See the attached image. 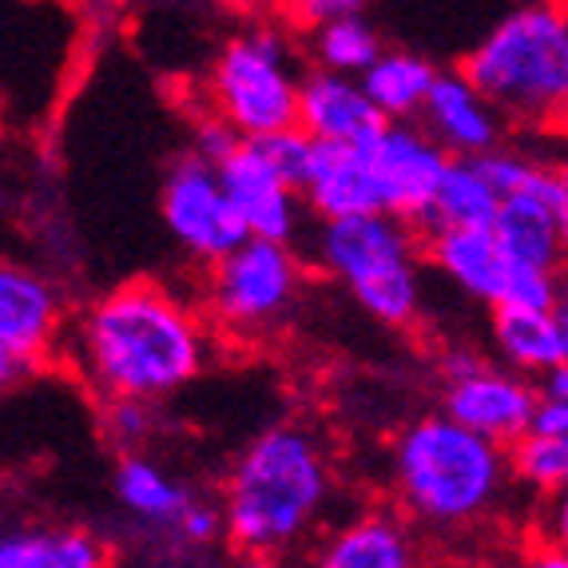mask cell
<instances>
[{"label": "cell", "instance_id": "1", "mask_svg": "<svg viewBox=\"0 0 568 568\" xmlns=\"http://www.w3.org/2000/svg\"><path fill=\"white\" fill-rule=\"evenodd\" d=\"M68 354L100 398L168 402L211 358V318L155 278H128L77 314Z\"/></svg>", "mask_w": 568, "mask_h": 568}, {"label": "cell", "instance_id": "2", "mask_svg": "<svg viewBox=\"0 0 568 568\" xmlns=\"http://www.w3.org/2000/svg\"><path fill=\"white\" fill-rule=\"evenodd\" d=\"M338 501V469L326 437L306 422L255 434L219 481V509L235 552H294L323 529Z\"/></svg>", "mask_w": 568, "mask_h": 568}, {"label": "cell", "instance_id": "3", "mask_svg": "<svg viewBox=\"0 0 568 568\" xmlns=\"http://www.w3.org/2000/svg\"><path fill=\"white\" fill-rule=\"evenodd\" d=\"M386 485L394 509L434 537H465L509 501V449L462 426L446 409L409 417L386 442Z\"/></svg>", "mask_w": 568, "mask_h": 568}, {"label": "cell", "instance_id": "4", "mask_svg": "<svg viewBox=\"0 0 568 568\" xmlns=\"http://www.w3.org/2000/svg\"><path fill=\"white\" fill-rule=\"evenodd\" d=\"M462 72L497 112L525 128L568 123V0H529L505 12L465 57Z\"/></svg>", "mask_w": 568, "mask_h": 568}, {"label": "cell", "instance_id": "5", "mask_svg": "<svg viewBox=\"0 0 568 568\" xmlns=\"http://www.w3.org/2000/svg\"><path fill=\"white\" fill-rule=\"evenodd\" d=\"M311 258L326 278L351 291V298L374 323L406 331L422 318L426 243L406 219L389 211L318 219L311 235Z\"/></svg>", "mask_w": 568, "mask_h": 568}, {"label": "cell", "instance_id": "6", "mask_svg": "<svg viewBox=\"0 0 568 568\" xmlns=\"http://www.w3.org/2000/svg\"><path fill=\"white\" fill-rule=\"evenodd\" d=\"M298 92L303 77L291 40L266 24L223 40L207 72L211 112L223 115L243 140H266L298 128Z\"/></svg>", "mask_w": 568, "mask_h": 568}, {"label": "cell", "instance_id": "7", "mask_svg": "<svg viewBox=\"0 0 568 568\" xmlns=\"http://www.w3.org/2000/svg\"><path fill=\"white\" fill-rule=\"evenodd\" d=\"M306 266L294 243L243 239L219 263L203 266V314L235 342L271 338L303 298Z\"/></svg>", "mask_w": 568, "mask_h": 568}, {"label": "cell", "instance_id": "8", "mask_svg": "<svg viewBox=\"0 0 568 568\" xmlns=\"http://www.w3.org/2000/svg\"><path fill=\"white\" fill-rule=\"evenodd\" d=\"M437 369H442V409L474 434L509 449L537 429L540 386H532L529 374H517L505 362L493 366L474 351H446Z\"/></svg>", "mask_w": 568, "mask_h": 568}, {"label": "cell", "instance_id": "9", "mask_svg": "<svg viewBox=\"0 0 568 568\" xmlns=\"http://www.w3.org/2000/svg\"><path fill=\"white\" fill-rule=\"evenodd\" d=\"M160 215L183 255L195 258L200 266L219 263L243 239H251L243 215L227 195V183L219 175V163L203 160L195 152L180 155L163 175Z\"/></svg>", "mask_w": 568, "mask_h": 568}, {"label": "cell", "instance_id": "10", "mask_svg": "<svg viewBox=\"0 0 568 568\" xmlns=\"http://www.w3.org/2000/svg\"><path fill=\"white\" fill-rule=\"evenodd\" d=\"M72 326L64 323V294L37 266L4 263L0 271V374L20 386L52 362Z\"/></svg>", "mask_w": 568, "mask_h": 568}, {"label": "cell", "instance_id": "11", "mask_svg": "<svg viewBox=\"0 0 568 568\" xmlns=\"http://www.w3.org/2000/svg\"><path fill=\"white\" fill-rule=\"evenodd\" d=\"M369 155L382 183V207L426 231L437 187L446 180L454 155L414 120L386 123L382 132L369 135Z\"/></svg>", "mask_w": 568, "mask_h": 568}, {"label": "cell", "instance_id": "12", "mask_svg": "<svg viewBox=\"0 0 568 568\" xmlns=\"http://www.w3.org/2000/svg\"><path fill=\"white\" fill-rule=\"evenodd\" d=\"M219 175L227 183V195L243 215L246 231L255 239H275V243H298L303 239L306 195L294 187L255 140H243L227 160L219 163Z\"/></svg>", "mask_w": 568, "mask_h": 568}, {"label": "cell", "instance_id": "13", "mask_svg": "<svg viewBox=\"0 0 568 568\" xmlns=\"http://www.w3.org/2000/svg\"><path fill=\"white\" fill-rule=\"evenodd\" d=\"M306 568H429V560L406 513L362 509L318 537Z\"/></svg>", "mask_w": 568, "mask_h": 568}, {"label": "cell", "instance_id": "14", "mask_svg": "<svg viewBox=\"0 0 568 568\" xmlns=\"http://www.w3.org/2000/svg\"><path fill=\"white\" fill-rule=\"evenodd\" d=\"M565 211L568 191L560 180V168L545 187L521 191V195H505L497 211V239H501L505 255L517 266H540V271H565L568 243H565Z\"/></svg>", "mask_w": 568, "mask_h": 568}, {"label": "cell", "instance_id": "15", "mask_svg": "<svg viewBox=\"0 0 568 568\" xmlns=\"http://www.w3.org/2000/svg\"><path fill=\"white\" fill-rule=\"evenodd\" d=\"M422 128L454 160L489 155L505 140V115L465 72H442L437 77L426 112H422Z\"/></svg>", "mask_w": 568, "mask_h": 568}, {"label": "cell", "instance_id": "16", "mask_svg": "<svg viewBox=\"0 0 568 568\" xmlns=\"http://www.w3.org/2000/svg\"><path fill=\"white\" fill-rule=\"evenodd\" d=\"M426 263L446 275L474 303L501 306L509 298L513 258L493 227H437L426 231Z\"/></svg>", "mask_w": 568, "mask_h": 568}, {"label": "cell", "instance_id": "17", "mask_svg": "<svg viewBox=\"0 0 568 568\" xmlns=\"http://www.w3.org/2000/svg\"><path fill=\"white\" fill-rule=\"evenodd\" d=\"M382 132V128H378ZM306 207L318 219L369 215L382 207V183L369 155V140L358 143H318L303 183Z\"/></svg>", "mask_w": 568, "mask_h": 568}, {"label": "cell", "instance_id": "18", "mask_svg": "<svg viewBox=\"0 0 568 568\" xmlns=\"http://www.w3.org/2000/svg\"><path fill=\"white\" fill-rule=\"evenodd\" d=\"M386 115L369 100L362 77L314 68L303 77L298 92V128L318 143H358L386 128Z\"/></svg>", "mask_w": 568, "mask_h": 568}, {"label": "cell", "instance_id": "19", "mask_svg": "<svg viewBox=\"0 0 568 568\" xmlns=\"http://www.w3.org/2000/svg\"><path fill=\"white\" fill-rule=\"evenodd\" d=\"M112 493L120 509L148 532H175L191 505L203 497L152 454H120L112 469Z\"/></svg>", "mask_w": 568, "mask_h": 568}, {"label": "cell", "instance_id": "20", "mask_svg": "<svg viewBox=\"0 0 568 568\" xmlns=\"http://www.w3.org/2000/svg\"><path fill=\"white\" fill-rule=\"evenodd\" d=\"M493 351L517 374L545 378L568 362V326L557 306H493Z\"/></svg>", "mask_w": 568, "mask_h": 568}, {"label": "cell", "instance_id": "21", "mask_svg": "<svg viewBox=\"0 0 568 568\" xmlns=\"http://www.w3.org/2000/svg\"><path fill=\"white\" fill-rule=\"evenodd\" d=\"M0 568H115V557L84 525H17L0 540Z\"/></svg>", "mask_w": 568, "mask_h": 568}, {"label": "cell", "instance_id": "22", "mask_svg": "<svg viewBox=\"0 0 568 568\" xmlns=\"http://www.w3.org/2000/svg\"><path fill=\"white\" fill-rule=\"evenodd\" d=\"M437 77H442V68L434 60L406 52V48H386L374 60V68L362 77V84H366L369 100L378 104V112L389 123H409V120H422Z\"/></svg>", "mask_w": 568, "mask_h": 568}, {"label": "cell", "instance_id": "23", "mask_svg": "<svg viewBox=\"0 0 568 568\" xmlns=\"http://www.w3.org/2000/svg\"><path fill=\"white\" fill-rule=\"evenodd\" d=\"M501 211V195L489 183L477 160H454L446 180L437 187L434 211H429L426 231L437 227H493Z\"/></svg>", "mask_w": 568, "mask_h": 568}, {"label": "cell", "instance_id": "24", "mask_svg": "<svg viewBox=\"0 0 568 568\" xmlns=\"http://www.w3.org/2000/svg\"><path fill=\"white\" fill-rule=\"evenodd\" d=\"M314 64L331 68V72H346V77H366L374 60L386 52L382 37L374 32L366 17H342L331 20L323 29L311 32Z\"/></svg>", "mask_w": 568, "mask_h": 568}, {"label": "cell", "instance_id": "25", "mask_svg": "<svg viewBox=\"0 0 568 568\" xmlns=\"http://www.w3.org/2000/svg\"><path fill=\"white\" fill-rule=\"evenodd\" d=\"M513 477L525 493L545 497L568 485V437L549 434V429H532L517 446H509Z\"/></svg>", "mask_w": 568, "mask_h": 568}, {"label": "cell", "instance_id": "26", "mask_svg": "<svg viewBox=\"0 0 568 568\" xmlns=\"http://www.w3.org/2000/svg\"><path fill=\"white\" fill-rule=\"evenodd\" d=\"M100 426L123 454H143L160 434V402L148 398H100Z\"/></svg>", "mask_w": 568, "mask_h": 568}, {"label": "cell", "instance_id": "27", "mask_svg": "<svg viewBox=\"0 0 568 568\" xmlns=\"http://www.w3.org/2000/svg\"><path fill=\"white\" fill-rule=\"evenodd\" d=\"M255 143L263 148L266 160L275 163L294 187H303L306 171H311V160H314V148H318L314 135H306L303 128H286V132H275V135H266V140H255Z\"/></svg>", "mask_w": 568, "mask_h": 568}, {"label": "cell", "instance_id": "28", "mask_svg": "<svg viewBox=\"0 0 568 568\" xmlns=\"http://www.w3.org/2000/svg\"><path fill=\"white\" fill-rule=\"evenodd\" d=\"M529 537L568 552V485L557 493H545L537 501L529 517Z\"/></svg>", "mask_w": 568, "mask_h": 568}, {"label": "cell", "instance_id": "29", "mask_svg": "<svg viewBox=\"0 0 568 568\" xmlns=\"http://www.w3.org/2000/svg\"><path fill=\"white\" fill-rule=\"evenodd\" d=\"M537 429H549V434L568 437V362L540 378Z\"/></svg>", "mask_w": 568, "mask_h": 568}, {"label": "cell", "instance_id": "30", "mask_svg": "<svg viewBox=\"0 0 568 568\" xmlns=\"http://www.w3.org/2000/svg\"><path fill=\"white\" fill-rule=\"evenodd\" d=\"M286 17L298 24V29H323L331 20L342 17H362L366 0H283Z\"/></svg>", "mask_w": 568, "mask_h": 568}, {"label": "cell", "instance_id": "31", "mask_svg": "<svg viewBox=\"0 0 568 568\" xmlns=\"http://www.w3.org/2000/svg\"><path fill=\"white\" fill-rule=\"evenodd\" d=\"M239 143H243V135H239L235 128L223 120V115L207 112V115H200V120H195V148H191V152L203 155V160L223 163L231 152H235Z\"/></svg>", "mask_w": 568, "mask_h": 568}, {"label": "cell", "instance_id": "32", "mask_svg": "<svg viewBox=\"0 0 568 568\" xmlns=\"http://www.w3.org/2000/svg\"><path fill=\"white\" fill-rule=\"evenodd\" d=\"M513 568H568V552L529 537L525 540V549L517 552V560H513Z\"/></svg>", "mask_w": 568, "mask_h": 568}, {"label": "cell", "instance_id": "33", "mask_svg": "<svg viewBox=\"0 0 568 568\" xmlns=\"http://www.w3.org/2000/svg\"><path fill=\"white\" fill-rule=\"evenodd\" d=\"M219 568H291V560L278 557V552H235Z\"/></svg>", "mask_w": 568, "mask_h": 568}, {"label": "cell", "instance_id": "34", "mask_svg": "<svg viewBox=\"0 0 568 568\" xmlns=\"http://www.w3.org/2000/svg\"><path fill=\"white\" fill-rule=\"evenodd\" d=\"M557 314H560V323L568 326V266L560 271V291H557Z\"/></svg>", "mask_w": 568, "mask_h": 568}, {"label": "cell", "instance_id": "35", "mask_svg": "<svg viewBox=\"0 0 568 568\" xmlns=\"http://www.w3.org/2000/svg\"><path fill=\"white\" fill-rule=\"evenodd\" d=\"M560 180H565V191H568V160L560 163Z\"/></svg>", "mask_w": 568, "mask_h": 568}, {"label": "cell", "instance_id": "36", "mask_svg": "<svg viewBox=\"0 0 568 568\" xmlns=\"http://www.w3.org/2000/svg\"><path fill=\"white\" fill-rule=\"evenodd\" d=\"M565 243H568V211H565Z\"/></svg>", "mask_w": 568, "mask_h": 568}, {"label": "cell", "instance_id": "37", "mask_svg": "<svg viewBox=\"0 0 568 568\" xmlns=\"http://www.w3.org/2000/svg\"><path fill=\"white\" fill-rule=\"evenodd\" d=\"M485 568H501V565H485Z\"/></svg>", "mask_w": 568, "mask_h": 568}]
</instances>
